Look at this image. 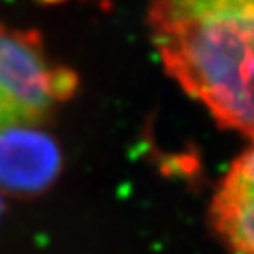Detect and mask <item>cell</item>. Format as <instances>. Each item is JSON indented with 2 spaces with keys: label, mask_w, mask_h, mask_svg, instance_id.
<instances>
[{
  "label": "cell",
  "mask_w": 254,
  "mask_h": 254,
  "mask_svg": "<svg viewBox=\"0 0 254 254\" xmlns=\"http://www.w3.org/2000/svg\"><path fill=\"white\" fill-rule=\"evenodd\" d=\"M147 25L171 78L254 138V0H150Z\"/></svg>",
  "instance_id": "obj_1"
},
{
  "label": "cell",
  "mask_w": 254,
  "mask_h": 254,
  "mask_svg": "<svg viewBox=\"0 0 254 254\" xmlns=\"http://www.w3.org/2000/svg\"><path fill=\"white\" fill-rule=\"evenodd\" d=\"M76 88V72L52 64L39 32L0 25V131L43 126Z\"/></svg>",
  "instance_id": "obj_2"
},
{
  "label": "cell",
  "mask_w": 254,
  "mask_h": 254,
  "mask_svg": "<svg viewBox=\"0 0 254 254\" xmlns=\"http://www.w3.org/2000/svg\"><path fill=\"white\" fill-rule=\"evenodd\" d=\"M64 170L60 145L39 126H11L0 131V189L30 199L52 189Z\"/></svg>",
  "instance_id": "obj_3"
},
{
  "label": "cell",
  "mask_w": 254,
  "mask_h": 254,
  "mask_svg": "<svg viewBox=\"0 0 254 254\" xmlns=\"http://www.w3.org/2000/svg\"><path fill=\"white\" fill-rule=\"evenodd\" d=\"M210 217L231 254H254V145L235 159L221 180Z\"/></svg>",
  "instance_id": "obj_4"
},
{
  "label": "cell",
  "mask_w": 254,
  "mask_h": 254,
  "mask_svg": "<svg viewBox=\"0 0 254 254\" xmlns=\"http://www.w3.org/2000/svg\"><path fill=\"white\" fill-rule=\"evenodd\" d=\"M4 212V199H2V194H0V215Z\"/></svg>",
  "instance_id": "obj_5"
}]
</instances>
